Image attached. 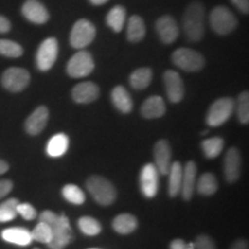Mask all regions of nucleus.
I'll list each match as a JSON object with an SVG mask.
<instances>
[{
	"instance_id": "nucleus-4",
	"label": "nucleus",
	"mask_w": 249,
	"mask_h": 249,
	"mask_svg": "<svg viewBox=\"0 0 249 249\" xmlns=\"http://www.w3.org/2000/svg\"><path fill=\"white\" fill-rule=\"evenodd\" d=\"M210 26L217 35L226 36L238 26V20L231 9L225 6H217L210 13Z\"/></svg>"
},
{
	"instance_id": "nucleus-41",
	"label": "nucleus",
	"mask_w": 249,
	"mask_h": 249,
	"mask_svg": "<svg viewBox=\"0 0 249 249\" xmlns=\"http://www.w3.org/2000/svg\"><path fill=\"white\" fill-rule=\"evenodd\" d=\"M11 30V22L4 15H0V34H6Z\"/></svg>"
},
{
	"instance_id": "nucleus-1",
	"label": "nucleus",
	"mask_w": 249,
	"mask_h": 249,
	"mask_svg": "<svg viewBox=\"0 0 249 249\" xmlns=\"http://www.w3.org/2000/svg\"><path fill=\"white\" fill-rule=\"evenodd\" d=\"M39 222L51 227L52 239L48 244L50 249H64L74 240L73 231L66 214H57L53 211L45 210L39 214Z\"/></svg>"
},
{
	"instance_id": "nucleus-19",
	"label": "nucleus",
	"mask_w": 249,
	"mask_h": 249,
	"mask_svg": "<svg viewBox=\"0 0 249 249\" xmlns=\"http://www.w3.org/2000/svg\"><path fill=\"white\" fill-rule=\"evenodd\" d=\"M196 174H197V167L194 161H187L186 166L182 169V181H181V194L185 201H189L194 195L195 185H196Z\"/></svg>"
},
{
	"instance_id": "nucleus-21",
	"label": "nucleus",
	"mask_w": 249,
	"mask_h": 249,
	"mask_svg": "<svg viewBox=\"0 0 249 249\" xmlns=\"http://www.w3.org/2000/svg\"><path fill=\"white\" fill-rule=\"evenodd\" d=\"M1 238L6 242L18 246H28L33 242V236L29 230L24 227H11L1 232Z\"/></svg>"
},
{
	"instance_id": "nucleus-18",
	"label": "nucleus",
	"mask_w": 249,
	"mask_h": 249,
	"mask_svg": "<svg viewBox=\"0 0 249 249\" xmlns=\"http://www.w3.org/2000/svg\"><path fill=\"white\" fill-rule=\"evenodd\" d=\"M99 88L97 85L88 81L81 82L71 90V98L77 104H89L98 98Z\"/></svg>"
},
{
	"instance_id": "nucleus-32",
	"label": "nucleus",
	"mask_w": 249,
	"mask_h": 249,
	"mask_svg": "<svg viewBox=\"0 0 249 249\" xmlns=\"http://www.w3.org/2000/svg\"><path fill=\"white\" fill-rule=\"evenodd\" d=\"M77 226H79L80 231L86 235H98L102 232V225L98 220L89 216L81 217L77 220Z\"/></svg>"
},
{
	"instance_id": "nucleus-7",
	"label": "nucleus",
	"mask_w": 249,
	"mask_h": 249,
	"mask_svg": "<svg viewBox=\"0 0 249 249\" xmlns=\"http://www.w3.org/2000/svg\"><path fill=\"white\" fill-rule=\"evenodd\" d=\"M95 70V61L90 52L81 50L70 59L67 64V74L74 79L86 77Z\"/></svg>"
},
{
	"instance_id": "nucleus-5",
	"label": "nucleus",
	"mask_w": 249,
	"mask_h": 249,
	"mask_svg": "<svg viewBox=\"0 0 249 249\" xmlns=\"http://www.w3.org/2000/svg\"><path fill=\"white\" fill-rule=\"evenodd\" d=\"M235 108V101L231 97H223L214 101L207 113V124L218 127L231 118Z\"/></svg>"
},
{
	"instance_id": "nucleus-46",
	"label": "nucleus",
	"mask_w": 249,
	"mask_h": 249,
	"mask_svg": "<svg viewBox=\"0 0 249 249\" xmlns=\"http://www.w3.org/2000/svg\"><path fill=\"white\" fill-rule=\"evenodd\" d=\"M183 249H195L194 248V244H186L185 248H183Z\"/></svg>"
},
{
	"instance_id": "nucleus-40",
	"label": "nucleus",
	"mask_w": 249,
	"mask_h": 249,
	"mask_svg": "<svg viewBox=\"0 0 249 249\" xmlns=\"http://www.w3.org/2000/svg\"><path fill=\"white\" fill-rule=\"evenodd\" d=\"M231 2L241 12V13H249V0H231Z\"/></svg>"
},
{
	"instance_id": "nucleus-11",
	"label": "nucleus",
	"mask_w": 249,
	"mask_h": 249,
	"mask_svg": "<svg viewBox=\"0 0 249 249\" xmlns=\"http://www.w3.org/2000/svg\"><path fill=\"white\" fill-rule=\"evenodd\" d=\"M160 186V172L155 164H145L140 173V188L147 198H152L157 195Z\"/></svg>"
},
{
	"instance_id": "nucleus-30",
	"label": "nucleus",
	"mask_w": 249,
	"mask_h": 249,
	"mask_svg": "<svg viewBox=\"0 0 249 249\" xmlns=\"http://www.w3.org/2000/svg\"><path fill=\"white\" fill-rule=\"evenodd\" d=\"M225 142L222 138L217 136V138H211V139H205L201 143L202 151H203L204 156L207 158H216L220 155V152L223 151Z\"/></svg>"
},
{
	"instance_id": "nucleus-29",
	"label": "nucleus",
	"mask_w": 249,
	"mask_h": 249,
	"mask_svg": "<svg viewBox=\"0 0 249 249\" xmlns=\"http://www.w3.org/2000/svg\"><path fill=\"white\" fill-rule=\"evenodd\" d=\"M198 194L203 196H211L217 192L218 181L213 173H203L195 185Z\"/></svg>"
},
{
	"instance_id": "nucleus-2",
	"label": "nucleus",
	"mask_w": 249,
	"mask_h": 249,
	"mask_svg": "<svg viewBox=\"0 0 249 249\" xmlns=\"http://www.w3.org/2000/svg\"><path fill=\"white\" fill-rule=\"evenodd\" d=\"M183 33L191 42L203 38L205 31V11L200 1H193L186 8L182 18Z\"/></svg>"
},
{
	"instance_id": "nucleus-22",
	"label": "nucleus",
	"mask_w": 249,
	"mask_h": 249,
	"mask_svg": "<svg viewBox=\"0 0 249 249\" xmlns=\"http://www.w3.org/2000/svg\"><path fill=\"white\" fill-rule=\"evenodd\" d=\"M111 101L121 113H129L133 110V101L129 92L123 86H117L111 92Z\"/></svg>"
},
{
	"instance_id": "nucleus-45",
	"label": "nucleus",
	"mask_w": 249,
	"mask_h": 249,
	"mask_svg": "<svg viewBox=\"0 0 249 249\" xmlns=\"http://www.w3.org/2000/svg\"><path fill=\"white\" fill-rule=\"evenodd\" d=\"M90 2H91L92 5H103V4H105V2H107L108 0H89Z\"/></svg>"
},
{
	"instance_id": "nucleus-36",
	"label": "nucleus",
	"mask_w": 249,
	"mask_h": 249,
	"mask_svg": "<svg viewBox=\"0 0 249 249\" xmlns=\"http://www.w3.org/2000/svg\"><path fill=\"white\" fill-rule=\"evenodd\" d=\"M31 236H33V240L48 245L52 239L51 227L48 224L39 222L35 226V229L31 231Z\"/></svg>"
},
{
	"instance_id": "nucleus-28",
	"label": "nucleus",
	"mask_w": 249,
	"mask_h": 249,
	"mask_svg": "<svg viewBox=\"0 0 249 249\" xmlns=\"http://www.w3.org/2000/svg\"><path fill=\"white\" fill-rule=\"evenodd\" d=\"M124 21H126V9L123 6H114L107 15V26L114 33H120L123 30Z\"/></svg>"
},
{
	"instance_id": "nucleus-35",
	"label": "nucleus",
	"mask_w": 249,
	"mask_h": 249,
	"mask_svg": "<svg viewBox=\"0 0 249 249\" xmlns=\"http://www.w3.org/2000/svg\"><path fill=\"white\" fill-rule=\"evenodd\" d=\"M236 114L241 124H247L249 123V93L242 91L236 101Z\"/></svg>"
},
{
	"instance_id": "nucleus-48",
	"label": "nucleus",
	"mask_w": 249,
	"mask_h": 249,
	"mask_svg": "<svg viewBox=\"0 0 249 249\" xmlns=\"http://www.w3.org/2000/svg\"><path fill=\"white\" fill-rule=\"evenodd\" d=\"M91 249H97V248H91Z\"/></svg>"
},
{
	"instance_id": "nucleus-42",
	"label": "nucleus",
	"mask_w": 249,
	"mask_h": 249,
	"mask_svg": "<svg viewBox=\"0 0 249 249\" xmlns=\"http://www.w3.org/2000/svg\"><path fill=\"white\" fill-rule=\"evenodd\" d=\"M230 249H249V244L247 239H238L231 245Z\"/></svg>"
},
{
	"instance_id": "nucleus-33",
	"label": "nucleus",
	"mask_w": 249,
	"mask_h": 249,
	"mask_svg": "<svg viewBox=\"0 0 249 249\" xmlns=\"http://www.w3.org/2000/svg\"><path fill=\"white\" fill-rule=\"evenodd\" d=\"M20 201L18 198H9L0 204V223H7L17 217V208Z\"/></svg>"
},
{
	"instance_id": "nucleus-43",
	"label": "nucleus",
	"mask_w": 249,
	"mask_h": 249,
	"mask_svg": "<svg viewBox=\"0 0 249 249\" xmlns=\"http://www.w3.org/2000/svg\"><path fill=\"white\" fill-rule=\"evenodd\" d=\"M186 246V242L182 239H174L170 244V249H183Z\"/></svg>"
},
{
	"instance_id": "nucleus-44",
	"label": "nucleus",
	"mask_w": 249,
	"mask_h": 249,
	"mask_svg": "<svg viewBox=\"0 0 249 249\" xmlns=\"http://www.w3.org/2000/svg\"><path fill=\"white\" fill-rule=\"evenodd\" d=\"M8 169H9L8 164L6 163L5 160H0V174H4V173H6V172H7V171H8Z\"/></svg>"
},
{
	"instance_id": "nucleus-3",
	"label": "nucleus",
	"mask_w": 249,
	"mask_h": 249,
	"mask_svg": "<svg viewBox=\"0 0 249 249\" xmlns=\"http://www.w3.org/2000/svg\"><path fill=\"white\" fill-rule=\"evenodd\" d=\"M86 186L92 198L98 204L111 205L117 198V189L110 180L102 176H91L86 181Z\"/></svg>"
},
{
	"instance_id": "nucleus-13",
	"label": "nucleus",
	"mask_w": 249,
	"mask_h": 249,
	"mask_svg": "<svg viewBox=\"0 0 249 249\" xmlns=\"http://www.w3.org/2000/svg\"><path fill=\"white\" fill-rule=\"evenodd\" d=\"M164 85L167 98L171 103H179L185 95V87L181 76L176 71H166L164 73Z\"/></svg>"
},
{
	"instance_id": "nucleus-16",
	"label": "nucleus",
	"mask_w": 249,
	"mask_h": 249,
	"mask_svg": "<svg viewBox=\"0 0 249 249\" xmlns=\"http://www.w3.org/2000/svg\"><path fill=\"white\" fill-rule=\"evenodd\" d=\"M21 12L28 21L35 24H44L50 18L48 9L38 0H27L22 5Z\"/></svg>"
},
{
	"instance_id": "nucleus-38",
	"label": "nucleus",
	"mask_w": 249,
	"mask_h": 249,
	"mask_svg": "<svg viewBox=\"0 0 249 249\" xmlns=\"http://www.w3.org/2000/svg\"><path fill=\"white\" fill-rule=\"evenodd\" d=\"M195 249H216V245L213 238L207 234H201L196 238L194 242Z\"/></svg>"
},
{
	"instance_id": "nucleus-39",
	"label": "nucleus",
	"mask_w": 249,
	"mask_h": 249,
	"mask_svg": "<svg viewBox=\"0 0 249 249\" xmlns=\"http://www.w3.org/2000/svg\"><path fill=\"white\" fill-rule=\"evenodd\" d=\"M13 189V182L11 180H0V200L9 194Z\"/></svg>"
},
{
	"instance_id": "nucleus-34",
	"label": "nucleus",
	"mask_w": 249,
	"mask_h": 249,
	"mask_svg": "<svg viewBox=\"0 0 249 249\" xmlns=\"http://www.w3.org/2000/svg\"><path fill=\"white\" fill-rule=\"evenodd\" d=\"M23 54V49L18 43L9 39H0V55L18 58Z\"/></svg>"
},
{
	"instance_id": "nucleus-6",
	"label": "nucleus",
	"mask_w": 249,
	"mask_h": 249,
	"mask_svg": "<svg viewBox=\"0 0 249 249\" xmlns=\"http://www.w3.org/2000/svg\"><path fill=\"white\" fill-rule=\"evenodd\" d=\"M172 61L177 67L186 71H198L205 65V59L202 53L188 48L176 50L172 54Z\"/></svg>"
},
{
	"instance_id": "nucleus-12",
	"label": "nucleus",
	"mask_w": 249,
	"mask_h": 249,
	"mask_svg": "<svg viewBox=\"0 0 249 249\" xmlns=\"http://www.w3.org/2000/svg\"><path fill=\"white\" fill-rule=\"evenodd\" d=\"M242 158L238 148L232 147L227 150L224 157V177L227 182L238 181L241 176Z\"/></svg>"
},
{
	"instance_id": "nucleus-8",
	"label": "nucleus",
	"mask_w": 249,
	"mask_h": 249,
	"mask_svg": "<svg viewBox=\"0 0 249 249\" xmlns=\"http://www.w3.org/2000/svg\"><path fill=\"white\" fill-rule=\"evenodd\" d=\"M96 37V28L89 20L81 18L71 28L70 42L74 49L82 50L91 44Z\"/></svg>"
},
{
	"instance_id": "nucleus-10",
	"label": "nucleus",
	"mask_w": 249,
	"mask_h": 249,
	"mask_svg": "<svg viewBox=\"0 0 249 249\" xmlns=\"http://www.w3.org/2000/svg\"><path fill=\"white\" fill-rule=\"evenodd\" d=\"M59 46L58 40L50 37L40 43L36 53V65L40 71H48L53 67L58 58Z\"/></svg>"
},
{
	"instance_id": "nucleus-26",
	"label": "nucleus",
	"mask_w": 249,
	"mask_h": 249,
	"mask_svg": "<svg viewBox=\"0 0 249 249\" xmlns=\"http://www.w3.org/2000/svg\"><path fill=\"white\" fill-rule=\"evenodd\" d=\"M152 80V71L148 67H142L134 71L129 76V85L133 89L143 90L148 88Z\"/></svg>"
},
{
	"instance_id": "nucleus-24",
	"label": "nucleus",
	"mask_w": 249,
	"mask_h": 249,
	"mask_svg": "<svg viewBox=\"0 0 249 249\" xmlns=\"http://www.w3.org/2000/svg\"><path fill=\"white\" fill-rule=\"evenodd\" d=\"M68 145H70V139L66 134H57L50 139L48 145H46V152L50 157H60L66 154Z\"/></svg>"
},
{
	"instance_id": "nucleus-31",
	"label": "nucleus",
	"mask_w": 249,
	"mask_h": 249,
	"mask_svg": "<svg viewBox=\"0 0 249 249\" xmlns=\"http://www.w3.org/2000/svg\"><path fill=\"white\" fill-rule=\"evenodd\" d=\"M62 196L65 197V200L75 205L83 204L86 201V194L80 187L74 185V183H67V185L64 186Z\"/></svg>"
},
{
	"instance_id": "nucleus-25",
	"label": "nucleus",
	"mask_w": 249,
	"mask_h": 249,
	"mask_svg": "<svg viewBox=\"0 0 249 249\" xmlns=\"http://www.w3.org/2000/svg\"><path fill=\"white\" fill-rule=\"evenodd\" d=\"M145 36V24L142 18L139 15H133L129 18L128 26H127V38L129 42L138 43L144 38Z\"/></svg>"
},
{
	"instance_id": "nucleus-27",
	"label": "nucleus",
	"mask_w": 249,
	"mask_h": 249,
	"mask_svg": "<svg viewBox=\"0 0 249 249\" xmlns=\"http://www.w3.org/2000/svg\"><path fill=\"white\" fill-rule=\"evenodd\" d=\"M169 195L171 197H176L180 194L181 191L182 181V166L179 161H174L171 164V169L169 174Z\"/></svg>"
},
{
	"instance_id": "nucleus-37",
	"label": "nucleus",
	"mask_w": 249,
	"mask_h": 249,
	"mask_svg": "<svg viewBox=\"0 0 249 249\" xmlns=\"http://www.w3.org/2000/svg\"><path fill=\"white\" fill-rule=\"evenodd\" d=\"M17 213L18 214H21V216L27 220H33L37 217L36 209L29 203H18L17 208Z\"/></svg>"
},
{
	"instance_id": "nucleus-20",
	"label": "nucleus",
	"mask_w": 249,
	"mask_h": 249,
	"mask_svg": "<svg viewBox=\"0 0 249 249\" xmlns=\"http://www.w3.org/2000/svg\"><path fill=\"white\" fill-rule=\"evenodd\" d=\"M166 112V107L163 98L160 96H151L145 99L141 107V114L145 119H156L163 117Z\"/></svg>"
},
{
	"instance_id": "nucleus-14",
	"label": "nucleus",
	"mask_w": 249,
	"mask_h": 249,
	"mask_svg": "<svg viewBox=\"0 0 249 249\" xmlns=\"http://www.w3.org/2000/svg\"><path fill=\"white\" fill-rule=\"evenodd\" d=\"M156 31L164 44H172L179 36V27L171 15H164L156 21Z\"/></svg>"
},
{
	"instance_id": "nucleus-9",
	"label": "nucleus",
	"mask_w": 249,
	"mask_h": 249,
	"mask_svg": "<svg viewBox=\"0 0 249 249\" xmlns=\"http://www.w3.org/2000/svg\"><path fill=\"white\" fill-rule=\"evenodd\" d=\"M30 74L24 68L11 67L1 75V85L11 92H20L29 86Z\"/></svg>"
},
{
	"instance_id": "nucleus-23",
	"label": "nucleus",
	"mask_w": 249,
	"mask_h": 249,
	"mask_svg": "<svg viewBox=\"0 0 249 249\" xmlns=\"http://www.w3.org/2000/svg\"><path fill=\"white\" fill-rule=\"evenodd\" d=\"M138 218L130 213H121L114 218L112 227L119 234H130L138 229Z\"/></svg>"
},
{
	"instance_id": "nucleus-15",
	"label": "nucleus",
	"mask_w": 249,
	"mask_h": 249,
	"mask_svg": "<svg viewBox=\"0 0 249 249\" xmlns=\"http://www.w3.org/2000/svg\"><path fill=\"white\" fill-rule=\"evenodd\" d=\"M155 166L161 176H167L171 169L172 151L166 140H160L154 147Z\"/></svg>"
},
{
	"instance_id": "nucleus-47",
	"label": "nucleus",
	"mask_w": 249,
	"mask_h": 249,
	"mask_svg": "<svg viewBox=\"0 0 249 249\" xmlns=\"http://www.w3.org/2000/svg\"><path fill=\"white\" fill-rule=\"evenodd\" d=\"M34 249H39V248H34Z\"/></svg>"
},
{
	"instance_id": "nucleus-17",
	"label": "nucleus",
	"mask_w": 249,
	"mask_h": 249,
	"mask_svg": "<svg viewBox=\"0 0 249 249\" xmlns=\"http://www.w3.org/2000/svg\"><path fill=\"white\" fill-rule=\"evenodd\" d=\"M49 108L46 107H38L24 123V129L29 135H38L42 133L48 124L49 121Z\"/></svg>"
}]
</instances>
